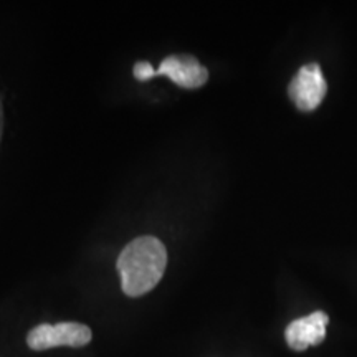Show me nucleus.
Listing matches in <instances>:
<instances>
[{
    "label": "nucleus",
    "mask_w": 357,
    "mask_h": 357,
    "mask_svg": "<svg viewBox=\"0 0 357 357\" xmlns=\"http://www.w3.org/2000/svg\"><path fill=\"white\" fill-rule=\"evenodd\" d=\"M121 288L128 296L149 293L162 278L167 266V252L155 236L146 235L128 243L118 258Z\"/></svg>",
    "instance_id": "f257e3e1"
},
{
    "label": "nucleus",
    "mask_w": 357,
    "mask_h": 357,
    "mask_svg": "<svg viewBox=\"0 0 357 357\" xmlns=\"http://www.w3.org/2000/svg\"><path fill=\"white\" fill-rule=\"evenodd\" d=\"M89 342L91 329L82 323L40 324L26 336V344L33 351H45L58 346L83 347Z\"/></svg>",
    "instance_id": "f03ea898"
},
{
    "label": "nucleus",
    "mask_w": 357,
    "mask_h": 357,
    "mask_svg": "<svg viewBox=\"0 0 357 357\" xmlns=\"http://www.w3.org/2000/svg\"><path fill=\"white\" fill-rule=\"evenodd\" d=\"M291 98L298 109L312 111L321 105L328 93V83L323 77L318 63H310L298 70L288 86Z\"/></svg>",
    "instance_id": "7ed1b4c3"
},
{
    "label": "nucleus",
    "mask_w": 357,
    "mask_h": 357,
    "mask_svg": "<svg viewBox=\"0 0 357 357\" xmlns=\"http://www.w3.org/2000/svg\"><path fill=\"white\" fill-rule=\"evenodd\" d=\"M167 77L177 86L195 89L204 86L208 79V70L199 63L195 56L172 55L164 58L162 63L155 70V77Z\"/></svg>",
    "instance_id": "20e7f679"
},
{
    "label": "nucleus",
    "mask_w": 357,
    "mask_h": 357,
    "mask_svg": "<svg viewBox=\"0 0 357 357\" xmlns=\"http://www.w3.org/2000/svg\"><path fill=\"white\" fill-rule=\"evenodd\" d=\"M328 323V314L323 311H314L306 318L293 321L284 331L288 346L294 351H305L311 346L321 344L326 337Z\"/></svg>",
    "instance_id": "39448f33"
},
{
    "label": "nucleus",
    "mask_w": 357,
    "mask_h": 357,
    "mask_svg": "<svg viewBox=\"0 0 357 357\" xmlns=\"http://www.w3.org/2000/svg\"><path fill=\"white\" fill-rule=\"evenodd\" d=\"M132 73L134 77H136V79H139V82H147V79L155 77L154 66L151 65L149 61H137V63L134 65Z\"/></svg>",
    "instance_id": "423d86ee"
},
{
    "label": "nucleus",
    "mask_w": 357,
    "mask_h": 357,
    "mask_svg": "<svg viewBox=\"0 0 357 357\" xmlns=\"http://www.w3.org/2000/svg\"><path fill=\"white\" fill-rule=\"evenodd\" d=\"M2 131H3V108H2V101H0V139H2Z\"/></svg>",
    "instance_id": "0eeeda50"
}]
</instances>
